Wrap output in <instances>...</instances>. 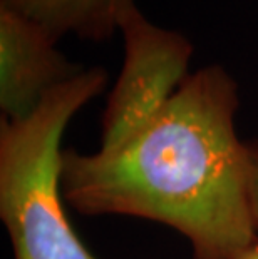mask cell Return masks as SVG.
I'll list each match as a JSON object with an SVG mask.
<instances>
[{
    "label": "cell",
    "mask_w": 258,
    "mask_h": 259,
    "mask_svg": "<svg viewBox=\"0 0 258 259\" xmlns=\"http://www.w3.org/2000/svg\"><path fill=\"white\" fill-rule=\"evenodd\" d=\"M250 159V197H251V216H253L255 231L258 236V139L246 141Z\"/></svg>",
    "instance_id": "obj_6"
},
{
    "label": "cell",
    "mask_w": 258,
    "mask_h": 259,
    "mask_svg": "<svg viewBox=\"0 0 258 259\" xmlns=\"http://www.w3.org/2000/svg\"><path fill=\"white\" fill-rule=\"evenodd\" d=\"M106 84L104 69H84L27 117L0 120V219L15 259H97L65 214L60 142L70 119Z\"/></svg>",
    "instance_id": "obj_2"
},
{
    "label": "cell",
    "mask_w": 258,
    "mask_h": 259,
    "mask_svg": "<svg viewBox=\"0 0 258 259\" xmlns=\"http://www.w3.org/2000/svg\"><path fill=\"white\" fill-rule=\"evenodd\" d=\"M237 259H258V238L251 242V244L246 247Z\"/></svg>",
    "instance_id": "obj_7"
},
{
    "label": "cell",
    "mask_w": 258,
    "mask_h": 259,
    "mask_svg": "<svg viewBox=\"0 0 258 259\" xmlns=\"http://www.w3.org/2000/svg\"><path fill=\"white\" fill-rule=\"evenodd\" d=\"M237 111L233 77L222 65L196 70L118 151L64 149L65 201L84 216L169 226L190 242L193 259H237L258 238Z\"/></svg>",
    "instance_id": "obj_1"
},
{
    "label": "cell",
    "mask_w": 258,
    "mask_h": 259,
    "mask_svg": "<svg viewBox=\"0 0 258 259\" xmlns=\"http://www.w3.org/2000/svg\"><path fill=\"white\" fill-rule=\"evenodd\" d=\"M134 0H0L2 5L42 24L59 40L74 34L102 40L118 29L123 10Z\"/></svg>",
    "instance_id": "obj_5"
},
{
    "label": "cell",
    "mask_w": 258,
    "mask_h": 259,
    "mask_svg": "<svg viewBox=\"0 0 258 259\" xmlns=\"http://www.w3.org/2000/svg\"><path fill=\"white\" fill-rule=\"evenodd\" d=\"M46 27L0 4V111L2 119L27 117L52 89L84 69L57 51Z\"/></svg>",
    "instance_id": "obj_4"
},
{
    "label": "cell",
    "mask_w": 258,
    "mask_h": 259,
    "mask_svg": "<svg viewBox=\"0 0 258 259\" xmlns=\"http://www.w3.org/2000/svg\"><path fill=\"white\" fill-rule=\"evenodd\" d=\"M124 60L101 119L97 151H118L166 107L188 77L193 46L178 32L151 24L133 2L119 17Z\"/></svg>",
    "instance_id": "obj_3"
}]
</instances>
